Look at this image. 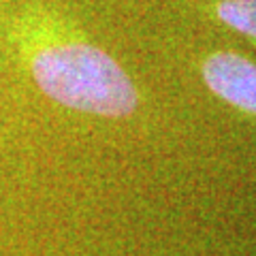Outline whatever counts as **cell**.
I'll use <instances>...</instances> for the list:
<instances>
[{"mask_svg": "<svg viewBox=\"0 0 256 256\" xmlns=\"http://www.w3.org/2000/svg\"><path fill=\"white\" fill-rule=\"evenodd\" d=\"M218 18L226 26L256 38V0H222Z\"/></svg>", "mask_w": 256, "mask_h": 256, "instance_id": "cell-3", "label": "cell"}, {"mask_svg": "<svg viewBox=\"0 0 256 256\" xmlns=\"http://www.w3.org/2000/svg\"><path fill=\"white\" fill-rule=\"evenodd\" d=\"M36 88L54 102L102 118H126L139 94L126 70L107 52L82 38L56 36L43 20L22 15L9 28Z\"/></svg>", "mask_w": 256, "mask_h": 256, "instance_id": "cell-1", "label": "cell"}, {"mask_svg": "<svg viewBox=\"0 0 256 256\" xmlns=\"http://www.w3.org/2000/svg\"><path fill=\"white\" fill-rule=\"evenodd\" d=\"M205 84L233 107L256 114V64L237 54H214L203 66Z\"/></svg>", "mask_w": 256, "mask_h": 256, "instance_id": "cell-2", "label": "cell"}]
</instances>
